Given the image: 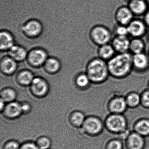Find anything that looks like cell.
<instances>
[{
  "label": "cell",
  "mask_w": 149,
  "mask_h": 149,
  "mask_svg": "<svg viewBox=\"0 0 149 149\" xmlns=\"http://www.w3.org/2000/svg\"><path fill=\"white\" fill-rule=\"evenodd\" d=\"M77 87L81 90H86L90 88L92 83L86 74H82L77 77L75 80Z\"/></svg>",
  "instance_id": "f1b7e54d"
},
{
  "label": "cell",
  "mask_w": 149,
  "mask_h": 149,
  "mask_svg": "<svg viewBox=\"0 0 149 149\" xmlns=\"http://www.w3.org/2000/svg\"><path fill=\"white\" fill-rule=\"evenodd\" d=\"M90 37L92 43L98 47L111 43L113 37L110 29L108 27L98 23L94 25L91 30Z\"/></svg>",
  "instance_id": "277c9868"
},
{
  "label": "cell",
  "mask_w": 149,
  "mask_h": 149,
  "mask_svg": "<svg viewBox=\"0 0 149 149\" xmlns=\"http://www.w3.org/2000/svg\"><path fill=\"white\" fill-rule=\"evenodd\" d=\"M124 142L125 149H144L146 145V138L132 130L125 138Z\"/></svg>",
  "instance_id": "7c38bea8"
},
{
  "label": "cell",
  "mask_w": 149,
  "mask_h": 149,
  "mask_svg": "<svg viewBox=\"0 0 149 149\" xmlns=\"http://www.w3.org/2000/svg\"><path fill=\"white\" fill-rule=\"evenodd\" d=\"M124 142L121 138L114 137L108 139L104 147V149H125Z\"/></svg>",
  "instance_id": "4316f807"
},
{
  "label": "cell",
  "mask_w": 149,
  "mask_h": 149,
  "mask_svg": "<svg viewBox=\"0 0 149 149\" xmlns=\"http://www.w3.org/2000/svg\"><path fill=\"white\" fill-rule=\"evenodd\" d=\"M140 93V106L144 109L149 110V88H147Z\"/></svg>",
  "instance_id": "f546056e"
},
{
  "label": "cell",
  "mask_w": 149,
  "mask_h": 149,
  "mask_svg": "<svg viewBox=\"0 0 149 149\" xmlns=\"http://www.w3.org/2000/svg\"><path fill=\"white\" fill-rule=\"evenodd\" d=\"M146 2H147V5H148V6L149 7V0H146Z\"/></svg>",
  "instance_id": "f35d334b"
},
{
  "label": "cell",
  "mask_w": 149,
  "mask_h": 149,
  "mask_svg": "<svg viewBox=\"0 0 149 149\" xmlns=\"http://www.w3.org/2000/svg\"><path fill=\"white\" fill-rule=\"evenodd\" d=\"M114 18L118 25L127 26L134 19V15L127 5H122L115 10Z\"/></svg>",
  "instance_id": "9c48e42d"
},
{
  "label": "cell",
  "mask_w": 149,
  "mask_h": 149,
  "mask_svg": "<svg viewBox=\"0 0 149 149\" xmlns=\"http://www.w3.org/2000/svg\"><path fill=\"white\" fill-rule=\"evenodd\" d=\"M104 130L111 135L122 138L130 132L128 119L124 114H108L104 120Z\"/></svg>",
  "instance_id": "3957f363"
},
{
  "label": "cell",
  "mask_w": 149,
  "mask_h": 149,
  "mask_svg": "<svg viewBox=\"0 0 149 149\" xmlns=\"http://www.w3.org/2000/svg\"><path fill=\"white\" fill-rule=\"evenodd\" d=\"M143 20L148 29H149V8L144 15L143 16Z\"/></svg>",
  "instance_id": "d590c367"
},
{
  "label": "cell",
  "mask_w": 149,
  "mask_h": 149,
  "mask_svg": "<svg viewBox=\"0 0 149 149\" xmlns=\"http://www.w3.org/2000/svg\"><path fill=\"white\" fill-rule=\"evenodd\" d=\"M129 36L132 38H142L146 35L148 27L143 20L134 18L127 26Z\"/></svg>",
  "instance_id": "8fae6325"
},
{
  "label": "cell",
  "mask_w": 149,
  "mask_h": 149,
  "mask_svg": "<svg viewBox=\"0 0 149 149\" xmlns=\"http://www.w3.org/2000/svg\"><path fill=\"white\" fill-rule=\"evenodd\" d=\"M15 45V39L11 33L6 30L0 31L1 51H8Z\"/></svg>",
  "instance_id": "44dd1931"
},
{
  "label": "cell",
  "mask_w": 149,
  "mask_h": 149,
  "mask_svg": "<svg viewBox=\"0 0 149 149\" xmlns=\"http://www.w3.org/2000/svg\"><path fill=\"white\" fill-rule=\"evenodd\" d=\"M20 29L28 37L36 38L42 33V26L41 22L37 20L32 19L24 24Z\"/></svg>",
  "instance_id": "5bb4252c"
},
{
  "label": "cell",
  "mask_w": 149,
  "mask_h": 149,
  "mask_svg": "<svg viewBox=\"0 0 149 149\" xmlns=\"http://www.w3.org/2000/svg\"><path fill=\"white\" fill-rule=\"evenodd\" d=\"M85 116L83 113L78 111H73L69 117V121L71 125L74 127H81L85 121Z\"/></svg>",
  "instance_id": "484cf974"
},
{
  "label": "cell",
  "mask_w": 149,
  "mask_h": 149,
  "mask_svg": "<svg viewBox=\"0 0 149 149\" xmlns=\"http://www.w3.org/2000/svg\"><path fill=\"white\" fill-rule=\"evenodd\" d=\"M48 58L47 54L44 49L36 48L29 52L26 61L30 66L38 68L43 66Z\"/></svg>",
  "instance_id": "30bf717a"
},
{
  "label": "cell",
  "mask_w": 149,
  "mask_h": 149,
  "mask_svg": "<svg viewBox=\"0 0 149 149\" xmlns=\"http://www.w3.org/2000/svg\"><path fill=\"white\" fill-rule=\"evenodd\" d=\"M146 45L142 38H132L130 39L129 52L132 55L143 53Z\"/></svg>",
  "instance_id": "cb8c5ba5"
},
{
  "label": "cell",
  "mask_w": 149,
  "mask_h": 149,
  "mask_svg": "<svg viewBox=\"0 0 149 149\" xmlns=\"http://www.w3.org/2000/svg\"><path fill=\"white\" fill-rule=\"evenodd\" d=\"M132 55L130 53L116 54L107 62L110 76L116 80H123L133 71Z\"/></svg>",
  "instance_id": "6da1fadb"
},
{
  "label": "cell",
  "mask_w": 149,
  "mask_h": 149,
  "mask_svg": "<svg viewBox=\"0 0 149 149\" xmlns=\"http://www.w3.org/2000/svg\"><path fill=\"white\" fill-rule=\"evenodd\" d=\"M29 88L32 95L38 98L45 97L50 91L48 82L44 78L39 77H35Z\"/></svg>",
  "instance_id": "52a82bcc"
},
{
  "label": "cell",
  "mask_w": 149,
  "mask_h": 149,
  "mask_svg": "<svg viewBox=\"0 0 149 149\" xmlns=\"http://www.w3.org/2000/svg\"><path fill=\"white\" fill-rule=\"evenodd\" d=\"M115 36H129L127 26L118 25L115 26L114 29Z\"/></svg>",
  "instance_id": "1f68e13d"
},
{
  "label": "cell",
  "mask_w": 149,
  "mask_h": 149,
  "mask_svg": "<svg viewBox=\"0 0 149 149\" xmlns=\"http://www.w3.org/2000/svg\"><path fill=\"white\" fill-rule=\"evenodd\" d=\"M20 146L17 141L14 140H9L5 143L3 149H19Z\"/></svg>",
  "instance_id": "d6a6232c"
},
{
  "label": "cell",
  "mask_w": 149,
  "mask_h": 149,
  "mask_svg": "<svg viewBox=\"0 0 149 149\" xmlns=\"http://www.w3.org/2000/svg\"><path fill=\"white\" fill-rule=\"evenodd\" d=\"M134 16H143L149 8L146 0H133L127 5Z\"/></svg>",
  "instance_id": "ffe728a7"
},
{
  "label": "cell",
  "mask_w": 149,
  "mask_h": 149,
  "mask_svg": "<svg viewBox=\"0 0 149 149\" xmlns=\"http://www.w3.org/2000/svg\"><path fill=\"white\" fill-rule=\"evenodd\" d=\"M86 74L92 84L101 85L106 82L110 77L107 62L95 57L88 64Z\"/></svg>",
  "instance_id": "7a4b0ae2"
},
{
  "label": "cell",
  "mask_w": 149,
  "mask_h": 149,
  "mask_svg": "<svg viewBox=\"0 0 149 149\" xmlns=\"http://www.w3.org/2000/svg\"><path fill=\"white\" fill-rule=\"evenodd\" d=\"M116 54V53L111 43L102 45L97 48V57L106 62L109 61Z\"/></svg>",
  "instance_id": "7402d4cb"
},
{
  "label": "cell",
  "mask_w": 149,
  "mask_h": 149,
  "mask_svg": "<svg viewBox=\"0 0 149 149\" xmlns=\"http://www.w3.org/2000/svg\"><path fill=\"white\" fill-rule=\"evenodd\" d=\"M35 143L39 149H49L51 145L50 139L45 136L38 138Z\"/></svg>",
  "instance_id": "4dcf8cb0"
},
{
  "label": "cell",
  "mask_w": 149,
  "mask_h": 149,
  "mask_svg": "<svg viewBox=\"0 0 149 149\" xmlns=\"http://www.w3.org/2000/svg\"><path fill=\"white\" fill-rule=\"evenodd\" d=\"M11 75L18 84L22 87L30 86L35 78L33 73L27 70L15 72Z\"/></svg>",
  "instance_id": "ac0fdd59"
},
{
  "label": "cell",
  "mask_w": 149,
  "mask_h": 149,
  "mask_svg": "<svg viewBox=\"0 0 149 149\" xmlns=\"http://www.w3.org/2000/svg\"><path fill=\"white\" fill-rule=\"evenodd\" d=\"M147 54H148V55H149V48H148V53H147Z\"/></svg>",
  "instance_id": "b9f144b4"
},
{
  "label": "cell",
  "mask_w": 149,
  "mask_h": 149,
  "mask_svg": "<svg viewBox=\"0 0 149 149\" xmlns=\"http://www.w3.org/2000/svg\"><path fill=\"white\" fill-rule=\"evenodd\" d=\"M18 68V62L9 56L1 58L0 70L1 72L7 75L14 74Z\"/></svg>",
  "instance_id": "e0dca14e"
},
{
  "label": "cell",
  "mask_w": 149,
  "mask_h": 149,
  "mask_svg": "<svg viewBox=\"0 0 149 149\" xmlns=\"http://www.w3.org/2000/svg\"><path fill=\"white\" fill-rule=\"evenodd\" d=\"M6 102L2 100V99L1 98V105H0V110H1V111L2 112L3 111V110H4V108H5V106H6Z\"/></svg>",
  "instance_id": "8d00e7d4"
},
{
  "label": "cell",
  "mask_w": 149,
  "mask_h": 149,
  "mask_svg": "<svg viewBox=\"0 0 149 149\" xmlns=\"http://www.w3.org/2000/svg\"><path fill=\"white\" fill-rule=\"evenodd\" d=\"M132 131L145 138H149V118L142 117L137 118L132 125Z\"/></svg>",
  "instance_id": "2e32d148"
},
{
  "label": "cell",
  "mask_w": 149,
  "mask_h": 149,
  "mask_svg": "<svg viewBox=\"0 0 149 149\" xmlns=\"http://www.w3.org/2000/svg\"><path fill=\"white\" fill-rule=\"evenodd\" d=\"M17 95L16 91L11 87L3 88L1 91V98L8 103L15 101Z\"/></svg>",
  "instance_id": "83f0119b"
},
{
  "label": "cell",
  "mask_w": 149,
  "mask_h": 149,
  "mask_svg": "<svg viewBox=\"0 0 149 149\" xmlns=\"http://www.w3.org/2000/svg\"><path fill=\"white\" fill-rule=\"evenodd\" d=\"M61 67L60 62L55 57H48L43 65L45 70L50 74H55L58 72Z\"/></svg>",
  "instance_id": "d4e9b609"
},
{
  "label": "cell",
  "mask_w": 149,
  "mask_h": 149,
  "mask_svg": "<svg viewBox=\"0 0 149 149\" xmlns=\"http://www.w3.org/2000/svg\"><path fill=\"white\" fill-rule=\"evenodd\" d=\"M125 102L128 109H134L140 106V93L136 91H131L125 95Z\"/></svg>",
  "instance_id": "603a6c76"
},
{
  "label": "cell",
  "mask_w": 149,
  "mask_h": 149,
  "mask_svg": "<svg viewBox=\"0 0 149 149\" xmlns=\"http://www.w3.org/2000/svg\"><path fill=\"white\" fill-rule=\"evenodd\" d=\"M147 88H149V79L148 80V82H147Z\"/></svg>",
  "instance_id": "60d3db41"
},
{
  "label": "cell",
  "mask_w": 149,
  "mask_h": 149,
  "mask_svg": "<svg viewBox=\"0 0 149 149\" xmlns=\"http://www.w3.org/2000/svg\"><path fill=\"white\" fill-rule=\"evenodd\" d=\"M2 112L6 118L11 119L18 118L22 114L21 103L15 101L8 103Z\"/></svg>",
  "instance_id": "d6986e66"
},
{
  "label": "cell",
  "mask_w": 149,
  "mask_h": 149,
  "mask_svg": "<svg viewBox=\"0 0 149 149\" xmlns=\"http://www.w3.org/2000/svg\"><path fill=\"white\" fill-rule=\"evenodd\" d=\"M130 39L129 36H114L112 37L111 44L116 54H123L129 52Z\"/></svg>",
  "instance_id": "9a60e30c"
},
{
  "label": "cell",
  "mask_w": 149,
  "mask_h": 149,
  "mask_svg": "<svg viewBox=\"0 0 149 149\" xmlns=\"http://www.w3.org/2000/svg\"><path fill=\"white\" fill-rule=\"evenodd\" d=\"M81 127L84 134L91 136H96L101 135L103 132L104 123L98 116H90L86 118Z\"/></svg>",
  "instance_id": "8992f818"
},
{
  "label": "cell",
  "mask_w": 149,
  "mask_h": 149,
  "mask_svg": "<svg viewBox=\"0 0 149 149\" xmlns=\"http://www.w3.org/2000/svg\"><path fill=\"white\" fill-rule=\"evenodd\" d=\"M19 149H39L36 143L31 141L25 142L20 146Z\"/></svg>",
  "instance_id": "836d02e7"
},
{
  "label": "cell",
  "mask_w": 149,
  "mask_h": 149,
  "mask_svg": "<svg viewBox=\"0 0 149 149\" xmlns=\"http://www.w3.org/2000/svg\"><path fill=\"white\" fill-rule=\"evenodd\" d=\"M132 69L139 74L146 73L149 70V56L145 52L132 55Z\"/></svg>",
  "instance_id": "ba28073f"
},
{
  "label": "cell",
  "mask_w": 149,
  "mask_h": 149,
  "mask_svg": "<svg viewBox=\"0 0 149 149\" xmlns=\"http://www.w3.org/2000/svg\"><path fill=\"white\" fill-rule=\"evenodd\" d=\"M1 57L9 56L15 60L17 62H20L27 59L28 52L26 49L20 45H15L7 51H1Z\"/></svg>",
  "instance_id": "4fadbf2b"
},
{
  "label": "cell",
  "mask_w": 149,
  "mask_h": 149,
  "mask_svg": "<svg viewBox=\"0 0 149 149\" xmlns=\"http://www.w3.org/2000/svg\"><path fill=\"white\" fill-rule=\"evenodd\" d=\"M146 35H147V40H148L149 41V30L147 31Z\"/></svg>",
  "instance_id": "74e56055"
},
{
  "label": "cell",
  "mask_w": 149,
  "mask_h": 149,
  "mask_svg": "<svg viewBox=\"0 0 149 149\" xmlns=\"http://www.w3.org/2000/svg\"><path fill=\"white\" fill-rule=\"evenodd\" d=\"M125 1H126V2H127V3L128 4L129 2L132 1H133V0H125Z\"/></svg>",
  "instance_id": "ab89813d"
},
{
  "label": "cell",
  "mask_w": 149,
  "mask_h": 149,
  "mask_svg": "<svg viewBox=\"0 0 149 149\" xmlns=\"http://www.w3.org/2000/svg\"><path fill=\"white\" fill-rule=\"evenodd\" d=\"M128 109L125 95L117 92L111 94L105 103L108 114H125Z\"/></svg>",
  "instance_id": "5b68a950"
},
{
  "label": "cell",
  "mask_w": 149,
  "mask_h": 149,
  "mask_svg": "<svg viewBox=\"0 0 149 149\" xmlns=\"http://www.w3.org/2000/svg\"><path fill=\"white\" fill-rule=\"evenodd\" d=\"M22 109V114H28L31 111L32 107L31 104L27 102H24L21 103Z\"/></svg>",
  "instance_id": "e575fe53"
}]
</instances>
